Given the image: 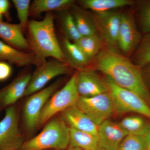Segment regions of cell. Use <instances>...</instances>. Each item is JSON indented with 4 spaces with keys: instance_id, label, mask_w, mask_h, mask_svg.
<instances>
[{
    "instance_id": "6da1fadb",
    "label": "cell",
    "mask_w": 150,
    "mask_h": 150,
    "mask_svg": "<svg viewBox=\"0 0 150 150\" xmlns=\"http://www.w3.org/2000/svg\"><path fill=\"white\" fill-rule=\"evenodd\" d=\"M94 65L117 86L137 93L150 106V90L141 67L107 48L95 58Z\"/></svg>"
},
{
    "instance_id": "7a4b0ae2",
    "label": "cell",
    "mask_w": 150,
    "mask_h": 150,
    "mask_svg": "<svg viewBox=\"0 0 150 150\" xmlns=\"http://www.w3.org/2000/svg\"><path fill=\"white\" fill-rule=\"evenodd\" d=\"M27 28L30 49L40 63L48 57L67 63L55 33L52 13H48L41 21L31 20Z\"/></svg>"
},
{
    "instance_id": "3957f363",
    "label": "cell",
    "mask_w": 150,
    "mask_h": 150,
    "mask_svg": "<svg viewBox=\"0 0 150 150\" xmlns=\"http://www.w3.org/2000/svg\"><path fill=\"white\" fill-rule=\"evenodd\" d=\"M70 144V127L63 119L51 118L41 132L25 141L20 150H64Z\"/></svg>"
},
{
    "instance_id": "277c9868",
    "label": "cell",
    "mask_w": 150,
    "mask_h": 150,
    "mask_svg": "<svg viewBox=\"0 0 150 150\" xmlns=\"http://www.w3.org/2000/svg\"><path fill=\"white\" fill-rule=\"evenodd\" d=\"M80 96L76 86V73L62 88L57 90L46 102L40 114L38 128L51 120L59 112L76 105Z\"/></svg>"
},
{
    "instance_id": "5b68a950",
    "label": "cell",
    "mask_w": 150,
    "mask_h": 150,
    "mask_svg": "<svg viewBox=\"0 0 150 150\" xmlns=\"http://www.w3.org/2000/svg\"><path fill=\"white\" fill-rule=\"evenodd\" d=\"M106 76L108 92L110 95L115 112L121 114L134 112L144 116L150 120V106L137 93L120 87Z\"/></svg>"
},
{
    "instance_id": "8992f818",
    "label": "cell",
    "mask_w": 150,
    "mask_h": 150,
    "mask_svg": "<svg viewBox=\"0 0 150 150\" xmlns=\"http://www.w3.org/2000/svg\"><path fill=\"white\" fill-rule=\"evenodd\" d=\"M61 81H55L45 88L28 97L23 105V121L25 129L31 134L38 128L39 118L43 107L49 98L56 92Z\"/></svg>"
},
{
    "instance_id": "52a82bcc",
    "label": "cell",
    "mask_w": 150,
    "mask_h": 150,
    "mask_svg": "<svg viewBox=\"0 0 150 150\" xmlns=\"http://www.w3.org/2000/svg\"><path fill=\"white\" fill-rule=\"evenodd\" d=\"M76 105L98 126L108 120L115 112L113 101L108 92L88 97L80 96Z\"/></svg>"
},
{
    "instance_id": "ba28073f",
    "label": "cell",
    "mask_w": 150,
    "mask_h": 150,
    "mask_svg": "<svg viewBox=\"0 0 150 150\" xmlns=\"http://www.w3.org/2000/svg\"><path fill=\"white\" fill-rule=\"evenodd\" d=\"M70 67L68 63L56 59L43 62L31 74L24 96L28 97L40 91L54 78L68 74Z\"/></svg>"
},
{
    "instance_id": "9c48e42d",
    "label": "cell",
    "mask_w": 150,
    "mask_h": 150,
    "mask_svg": "<svg viewBox=\"0 0 150 150\" xmlns=\"http://www.w3.org/2000/svg\"><path fill=\"white\" fill-rule=\"evenodd\" d=\"M25 142L19 129L16 108L12 105L6 108L0 121V150H20Z\"/></svg>"
},
{
    "instance_id": "30bf717a",
    "label": "cell",
    "mask_w": 150,
    "mask_h": 150,
    "mask_svg": "<svg viewBox=\"0 0 150 150\" xmlns=\"http://www.w3.org/2000/svg\"><path fill=\"white\" fill-rule=\"evenodd\" d=\"M94 21L98 33L106 48L117 51V38L121 23V14L116 12L95 13Z\"/></svg>"
},
{
    "instance_id": "8fae6325",
    "label": "cell",
    "mask_w": 150,
    "mask_h": 150,
    "mask_svg": "<svg viewBox=\"0 0 150 150\" xmlns=\"http://www.w3.org/2000/svg\"><path fill=\"white\" fill-rule=\"evenodd\" d=\"M134 17L129 14H121L118 31V47L126 54H130L138 48L142 38Z\"/></svg>"
},
{
    "instance_id": "7c38bea8",
    "label": "cell",
    "mask_w": 150,
    "mask_h": 150,
    "mask_svg": "<svg viewBox=\"0 0 150 150\" xmlns=\"http://www.w3.org/2000/svg\"><path fill=\"white\" fill-rule=\"evenodd\" d=\"M76 86L80 96L88 97L108 92L106 82L93 69L87 68L77 71Z\"/></svg>"
},
{
    "instance_id": "4fadbf2b",
    "label": "cell",
    "mask_w": 150,
    "mask_h": 150,
    "mask_svg": "<svg viewBox=\"0 0 150 150\" xmlns=\"http://www.w3.org/2000/svg\"><path fill=\"white\" fill-rule=\"evenodd\" d=\"M128 135L119 123L106 120L98 126V149L117 150L121 142Z\"/></svg>"
},
{
    "instance_id": "5bb4252c",
    "label": "cell",
    "mask_w": 150,
    "mask_h": 150,
    "mask_svg": "<svg viewBox=\"0 0 150 150\" xmlns=\"http://www.w3.org/2000/svg\"><path fill=\"white\" fill-rule=\"evenodd\" d=\"M31 76L30 73L21 75L0 91V109L13 105L24 96Z\"/></svg>"
},
{
    "instance_id": "9a60e30c",
    "label": "cell",
    "mask_w": 150,
    "mask_h": 150,
    "mask_svg": "<svg viewBox=\"0 0 150 150\" xmlns=\"http://www.w3.org/2000/svg\"><path fill=\"white\" fill-rule=\"evenodd\" d=\"M70 128L98 136V126L76 105L63 112V118Z\"/></svg>"
},
{
    "instance_id": "2e32d148",
    "label": "cell",
    "mask_w": 150,
    "mask_h": 150,
    "mask_svg": "<svg viewBox=\"0 0 150 150\" xmlns=\"http://www.w3.org/2000/svg\"><path fill=\"white\" fill-rule=\"evenodd\" d=\"M0 61H7L19 67L41 64L32 53L19 50L0 40Z\"/></svg>"
},
{
    "instance_id": "e0dca14e",
    "label": "cell",
    "mask_w": 150,
    "mask_h": 150,
    "mask_svg": "<svg viewBox=\"0 0 150 150\" xmlns=\"http://www.w3.org/2000/svg\"><path fill=\"white\" fill-rule=\"evenodd\" d=\"M20 24L0 21V38L4 42L21 51L30 49L28 41L24 37Z\"/></svg>"
},
{
    "instance_id": "ac0fdd59",
    "label": "cell",
    "mask_w": 150,
    "mask_h": 150,
    "mask_svg": "<svg viewBox=\"0 0 150 150\" xmlns=\"http://www.w3.org/2000/svg\"><path fill=\"white\" fill-rule=\"evenodd\" d=\"M67 63L78 70L87 68L91 61L76 43L64 38L62 48Z\"/></svg>"
},
{
    "instance_id": "d6986e66",
    "label": "cell",
    "mask_w": 150,
    "mask_h": 150,
    "mask_svg": "<svg viewBox=\"0 0 150 150\" xmlns=\"http://www.w3.org/2000/svg\"><path fill=\"white\" fill-rule=\"evenodd\" d=\"M69 146L83 150H97L98 149V137L70 127Z\"/></svg>"
},
{
    "instance_id": "ffe728a7",
    "label": "cell",
    "mask_w": 150,
    "mask_h": 150,
    "mask_svg": "<svg viewBox=\"0 0 150 150\" xmlns=\"http://www.w3.org/2000/svg\"><path fill=\"white\" fill-rule=\"evenodd\" d=\"M74 3L72 0H34L30 4V14L37 16L45 12L63 10Z\"/></svg>"
},
{
    "instance_id": "44dd1931",
    "label": "cell",
    "mask_w": 150,
    "mask_h": 150,
    "mask_svg": "<svg viewBox=\"0 0 150 150\" xmlns=\"http://www.w3.org/2000/svg\"><path fill=\"white\" fill-rule=\"evenodd\" d=\"M80 3L84 7L93 11L94 13L110 11L113 9L134 4L130 0H83Z\"/></svg>"
},
{
    "instance_id": "7402d4cb",
    "label": "cell",
    "mask_w": 150,
    "mask_h": 150,
    "mask_svg": "<svg viewBox=\"0 0 150 150\" xmlns=\"http://www.w3.org/2000/svg\"><path fill=\"white\" fill-rule=\"evenodd\" d=\"M76 43L91 61L102 50L103 44L102 38L98 33L89 36H82Z\"/></svg>"
},
{
    "instance_id": "603a6c76",
    "label": "cell",
    "mask_w": 150,
    "mask_h": 150,
    "mask_svg": "<svg viewBox=\"0 0 150 150\" xmlns=\"http://www.w3.org/2000/svg\"><path fill=\"white\" fill-rule=\"evenodd\" d=\"M79 32L82 36L98 33L93 17L80 8H75L72 14Z\"/></svg>"
},
{
    "instance_id": "cb8c5ba5",
    "label": "cell",
    "mask_w": 150,
    "mask_h": 150,
    "mask_svg": "<svg viewBox=\"0 0 150 150\" xmlns=\"http://www.w3.org/2000/svg\"><path fill=\"white\" fill-rule=\"evenodd\" d=\"M119 123L128 134L146 136L150 130V123L140 116H128Z\"/></svg>"
},
{
    "instance_id": "d4e9b609",
    "label": "cell",
    "mask_w": 150,
    "mask_h": 150,
    "mask_svg": "<svg viewBox=\"0 0 150 150\" xmlns=\"http://www.w3.org/2000/svg\"><path fill=\"white\" fill-rule=\"evenodd\" d=\"M134 61L135 64L141 68L150 64V33L142 37L137 48Z\"/></svg>"
},
{
    "instance_id": "484cf974",
    "label": "cell",
    "mask_w": 150,
    "mask_h": 150,
    "mask_svg": "<svg viewBox=\"0 0 150 150\" xmlns=\"http://www.w3.org/2000/svg\"><path fill=\"white\" fill-rule=\"evenodd\" d=\"M117 150H147L146 136L128 134Z\"/></svg>"
},
{
    "instance_id": "4316f807",
    "label": "cell",
    "mask_w": 150,
    "mask_h": 150,
    "mask_svg": "<svg viewBox=\"0 0 150 150\" xmlns=\"http://www.w3.org/2000/svg\"><path fill=\"white\" fill-rule=\"evenodd\" d=\"M61 24L67 37L73 42H76L82 37L76 25L72 14L66 13L61 19Z\"/></svg>"
},
{
    "instance_id": "83f0119b",
    "label": "cell",
    "mask_w": 150,
    "mask_h": 150,
    "mask_svg": "<svg viewBox=\"0 0 150 150\" xmlns=\"http://www.w3.org/2000/svg\"><path fill=\"white\" fill-rule=\"evenodd\" d=\"M138 20L142 32L150 33V0L140 4L138 10Z\"/></svg>"
},
{
    "instance_id": "f1b7e54d",
    "label": "cell",
    "mask_w": 150,
    "mask_h": 150,
    "mask_svg": "<svg viewBox=\"0 0 150 150\" xmlns=\"http://www.w3.org/2000/svg\"><path fill=\"white\" fill-rule=\"evenodd\" d=\"M16 8L19 24L23 29L27 28L28 23V18L30 14V1L29 0H12Z\"/></svg>"
},
{
    "instance_id": "f546056e",
    "label": "cell",
    "mask_w": 150,
    "mask_h": 150,
    "mask_svg": "<svg viewBox=\"0 0 150 150\" xmlns=\"http://www.w3.org/2000/svg\"><path fill=\"white\" fill-rule=\"evenodd\" d=\"M11 73L12 68L10 65L5 62L0 61V81L8 79Z\"/></svg>"
},
{
    "instance_id": "4dcf8cb0",
    "label": "cell",
    "mask_w": 150,
    "mask_h": 150,
    "mask_svg": "<svg viewBox=\"0 0 150 150\" xmlns=\"http://www.w3.org/2000/svg\"><path fill=\"white\" fill-rule=\"evenodd\" d=\"M10 7V3L8 0H0V12L2 14H6L8 12Z\"/></svg>"
},
{
    "instance_id": "1f68e13d",
    "label": "cell",
    "mask_w": 150,
    "mask_h": 150,
    "mask_svg": "<svg viewBox=\"0 0 150 150\" xmlns=\"http://www.w3.org/2000/svg\"><path fill=\"white\" fill-rule=\"evenodd\" d=\"M147 143V150H150V130L146 135Z\"/></svg>"
},
{
    "instance_id": "d6a6232c",
    "label": "cell",
    "mask_w": 150,
    "mask_h": 150,
    "mask_svg": "<svg viewBox=\"0 0 150 150\" xmlns=\"http://www.w3.org/2000/svg\"><path fill=\"white\" fill-rule=\"evenodd\" d=\"M146 67V72L148 77H149V79L150 80V64H149V65H147V66H145V67ZM143 68H144V67H143Z\"/></svg>"
},
{
    "instance_id": "836d02e7",
    "label": "cell",
    "mask_w": 150,
    "mask_h": 150,
    "mask_svg": "<svg viewBox=\"0 0 150 150\" xmlns=\"http://www.w3.org/2000/svg\"><path fill=\"white\" fill-rule=\"evenodd\" d=\"M68 150H83L79 148L69 146Z\"/></svg>"
},
{
    "instance_id": "e575fe53",
    "label": "cell",
    "mask_w": 150,
    "mask_h": 150,
    "mask_svg": "<svg viewBox=\"0 0 150 150\" xmlns=\"http://www.w3.org/2000/svg\"><path fill=\"white\" fill-rule=\"evenodd\" d=\"M3 15L0 12V21H3Z\"/></svg>"
},
{
    "instance_id": "d590c367",
    "label": "cell",
    "mask_w": 150,
    "mask_h": 150,
    "mask_svg": "<svg viewBox=\"0 0 150 150\" xmlns=\"http://www.w3.org/2000/svg\"><path fill=\"white\" fill-rule=\"evenodd\" d=\"M97 150H105V149H98Z\"/></svg>"
},
{
    "instance_id": "8d00e7d4",
    "label": "cell",
    "mask_w": 150,
    "mask_h": 150,
    "mask_svg": "<svg viewBox=\"0 0 150 150\" xmlns=\"http://www.w3.org/2000/svg\"></svg>"
}]
</instances>
